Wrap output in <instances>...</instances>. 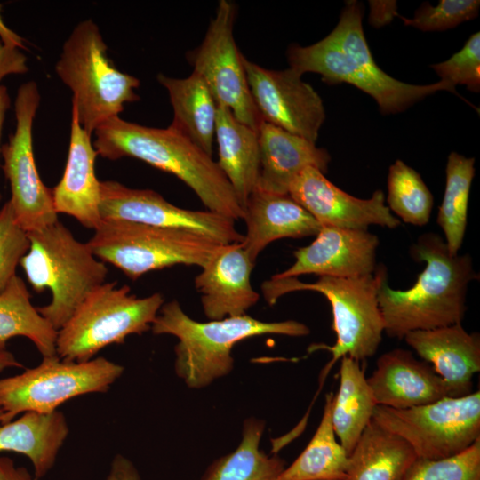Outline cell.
Segmentation results:
<instances>
[{"mask_svg":"<svg viewBox=\"0 0 480 480\" xmlns=\"http://www.w3.org/2000/svg\"><path fill=\"white\" fill-rule=\"evenodd\" d=\"M264 429L263 420L245 419L237 447L213 460L199 480H277L285 461L260 448Z\"/></svg>","mask_w":480,"mask_h":480,"instance_id":"29","label":"cell"},{"mask_svg":"<svg viewBox=\"0 0 480 480\" xmlns=\"http://www.w3.org/2000/svg\"><path fill=\"white\" fill-rule=\"evenodd\" d=\"M97 156L91 134L81 126L76 108L72 104L70 141L65 170L51 193L57 213L69 215L84 227L94 230L102 222L100 181L95 173Z\"/></svg>","mask_w":480,"mask_h":480,"instance_id":"20","label":"cell"},{"mask_svg":"<svg viewBox=\"0 0 480 480\" xmlns=\"http://www.w3.org/2000/svg\"><path fill=\"white\" fill-rule=\"evenodd\" d=\"M244 212L246 233L241 244L253 262L270 243L316 236L322 228L289 194H275L257 188L249 196Z\"/></svg>","mask_w":480,"mask_h":480,"instance_id":"22","label":"cell"},{"mask_svg":"<svg viewBox=\"0 0 480 480\" xmlns=\"http://www.w3.org/2000/svg\"><path fill=\"white\" fill-rule=\"evenodd\" d=\"M29 248L28 233L18 224L10 201L0 209V293L16 276Z\"/></svg>","mask_w":480,"mask_h":480,"instance_id":"36","label":"cell"},{"mask_svg":"<svg viewBox=\"0 0 480 480\" xmlns=\"http://www.w3.org/2000/svg\"><path fill=\"white\" fill-rule=\"evenodd\" d=\"M58 331L38 312L30 293L17 275L0 293V351L15 336L30 340L43 357L56 356Z\"/></svg>","mask_w":480,"mask_h":480,"instance_id":"30","label":"cell"},{"mask_svg":"<svg viewBox=\"0 0 480 480\" xmlns=\"http://www.w3.org/2000/svg\"><path fill=\"white\" fill-rule=\"evenodd\" d=\"M253 262L240 243L223 244L195 278L204 314L210 320L246 314L260 299L252 287Z\"/></svg>","mask_w":480,"mask_h":480,"instance_id":"18","label":"cell"},{"mask_svg":"<svg viewBox=\"0 0 480 480\" xmlns=\"http://www.w3.org/2000/svg\"><path fill=\"white\" fill-rule=\"evenodd\" d=\"M2 7L0 4V40L7 47L24 49V39L17 33L9 28L4 22L2 16Z\"/></svg>","mask_w":480,"mask_h":480,"instance_id":"42","label":"cell"},{"mask_svg":"<svg viewBox=\"0 0 480 480\" xmlns=\"http://www.w3.org/2000/svg\"><path fill=\"white\" fill-rule=\"evenodd\" d=\"M164 303L159 292L140 298L131 293L128 285L105 282L58 330L56 354L65 361H89L105 347L150 330Z\"/></svg>","mask_w":480,"mask_h":480,"instance_id":"8","label":"cell"},{"mask_svg":"<svg viewBox=\"0 0 480 480\" xmlns=\"http://www.w3.org/2000/svg\"><path fill=\"white\" fill-rule=\"evenodd\" d=\"M377 405L408 409L452 397L432 366L411 351L395 348L382 354L367 378Z\"/></svg>","mask_w":480,"mask_h":480,"instance_id":"19","label":"cell"},{"mask_svg":"<svg viewBox=\"0 0 480 480\" xmlns=\"http://www.w3.org/2000/svg\"><path fill=\"white\" fill-rule=\"evenodd\" d=\"M0 480H36L24 468H16L7 457H0Z\"/></svg>","mask_w":480,"mask_h":480,"instance_id":"41","label":"cell"},{"mask_svg":"<svg viewBox=\"0 0 480 480\" xmlns=\"http://www.w3.org/2000/svg\"><path fill=\"white\" fill-rule=\"evenodd\" d=\"M28 70L26 55L20 49L5 46L0 40V81L9 75L24 74Z\"/></svg>","mask_w":480,"mask_h":480,"instance_id":"38","label":"cell"},{"mask_svg":"<svg viewBox=\"0 0 480 480\" xmlns=\"http://www.w3.org/2000/svg\"><path fill=\"white\" fill-rule=\"evenodd\" d=\"M215 140L216 163L244 210L260 174L259 133L237 120L228 108L218 105Z\"/></svg>","mask_w":480,"mask_h":480,"instance_id":"24","label":"cell"},{"mask_svg":"<svg viewBox=\"0 0 480 480\" xmlns=\"http://www.w3.org/2000/svg\"><path fill=\"white\" fill-rule=\"evenodd\" d=\"M28 236L29 248L20 265L35 292H51V301L36 308L58 331L106 282L108 268L87 243L76 240L59 220Z\"/></svg>","mask_w":480,"mask_h":480,"instance_id":"6","label":"cell"},{"mask_svg":"<svg viewBox=\"0 0 480 480\" xmlns=\"http://www.w3.org/2000/svg\"><path fill=\"white\" fill-rule=\"evenodd\" d=\"M93 146L104 158L131 156L174 175L188 186L208 211L244 219L232 187L216 161L178 132L131 123L119 116L100 124Z\"/></svg>","mask_w":480,"mask_h":480,"instance_id":"3","label":"cell"},{"mask_svg":"<svg viewBox=\"0 0 480 480\" xmlns=\"http://www.w3.org/2000/svg\"><path fill=\"white\" fill-rule=\"evenodd\" d=\"M379 238L368 229L322 226L316 239L293 252L295 261L272 276L297 277L313 274L340 278L359 277L377 268Z\"/></svg>","mask_w":480,"mask_h":480,"instance_id":"17","label":"cell"},{"mask_svg":"<svg viewBox=\"0 0 480 480\" xmlns=\"http://www.w3.org/2000/svg\"><path fill=\"white\" fill-rule=\"evenodd\" d=\"M40 104L37 84L28 81L17 92L15 131L2 146L3 171L11 188L10 203L18 224L27 232L58 221L51 189L42 181L33 150V122Z\"/></svg>","mask_w":480,"mask_h":480,"instance_id":"12","label":"cell"},{"mask_svg":"<svg viewBox=\"0 0 480 480\" xmlns=\"http://www.w3.org/2000/svg\"><path fill=\"white\" fill-rule=\"evenodd\" d=\"M386 275V268L379 266L372 274L359 277L318 276L314 283H304L297 277L271 276L262 283L263 297L270 306L282 296L298 291L319 292L330 302L336 341L332 346L319 344L309 348L310 351L326 349L332 354L321 374V385L332 367L343 356L362 362L378 350L384 333V323L377 296Z\"/></svg>","mask_w":480,"mask_h":480,"instance_id":"5","label":"cell"},{"mask_svg":"<svg viewBox=\"0 0 480 480\" xmlns=\"http://www.w3.org/2000/svg\"><path fill=\"white\" fill-rule=\"evenodd\" d=\"M387 203L403 221L422 227L429 221L434 198L420 174L398 159L389 167Z\"/></svg>","mask_w":480,"mask_h":480,"instance_id":"33","label":"cell"},{"mask_svg":"<svg viewBox=\"0 0 480 480\" xmlns=\"http://www.w3.org/2000/svg\"><path fill=\"white\" fill-rule=\"evenodd\" d=\"M106 480H141V477L130 460L121 454H116L112 460Z\"/></svg>","mask_w":480,"mask_h":480,"instance_id":"40","label":"cell"},{"mask_svg":"<svg viewBox=\"0 0 480 480\" xmlns=\"http://www.w3.org/2000/svg\"><path fill=\"white\" fill-rule=\"evenodd\" d=\"M369 22L374 28H380L390 23L395 17H398L397 4L396 1L369 2Z\"/></svg>","mask_w":480,"mask_h":480,"instance_id":"39","label":"cell"},{"mask_svg":"<svg viewBox=\"0 0 480 480\" xmlns=\"http://www.w3.org/2000/svg\"><path fill=\"white\" fill-rule=\"evenodd\" d=\"M243 64L262 121L316 142L325 111L315 89L291 68L268 69L244 55Z\"/></svg>","mask_w":480,"mask_h":480,"instance_id":"15","label":"cell"},{"mask_svg":"<svg viewBox=\"0 0 480 480\" xmlns=\"http://www.w3.org/2000/svg\"><path fill=\"white\" fill-rule=\"evenodd\" d=\"M474 164V158L456 152H452L447 159L444 194L436 221L452 255L458 254L465 236Z\"/></svg>","mask_w":480,"mask_h":480,"instance_id":"32","label":"cell"},{"mask_svg":"<svg viewBox=\"0 0 480 480\" xmlns=\"http://www.w3.org/2000/svg\"><path fill=\"white\" fill-rule=\"evenodd\" d=\"M0 423H4V412L0 408Z\"/></svg>","mask_w":480,"mask_h":480,"instance_id":"45","label":"cell"},{"mask_svg":"<svg viewBox=\"0 0 480 480\" xmlns=\"http://www.w3.org/2000/svg\"><path fill=\"white\" fill-rule=\"evenodd\" d=\"M372 419L405 440L420 460H440L480 438V391L408 409L376 405Z\"/></svg>","mask_w":480,"mask_h":480,"instance_id":"11","label":"cell"},{"mask_svg":"<svg viewBox=\"0 0 480 480\" xmlns=\"http://www.w3.org/2000/svg\"><path fill=\"white\" fill-rule=\"evenodd\" d=\"M154 334H170L174 347V371L194 389L209 386L234 368L233 347L251 337L277 334L300 337L309 328L295 320L264 322L247 314L198 322L188 316L176 300L164 303L151 325Z\"/></svg>","mask_w":480,"mask_h":480,"instance_id":"4","label":"cell"},{"mask_svg":"<svg viewBox=\"0 0 480 480\" xmlns=\"http://www.w3.org/2000/svg\"><path fill=\"white\" fill-rule=\"evenodd\" d=\"M478 0H441L436 6L422 4L413 18L398 15L405 26L421 31H443L475 19L479 11Z\"/></svg>","mask_w":480,"mask_h":480,"instance_id":"35","label":"cell"},{"mask_svg":"<svg viewBox=\"0 0 480 480\" xmlns=\"http://www.w3.org/2000/svg\"><path fill=\"white\" fill-rule=\"evenodd\" d=\"M288 194L321 226L368 229L371 225L396 228L401 224L385 204L381 190H376L368 199L357 198L314 167L305 168L295 177Z\"/></svg>","mask_w":480,"mask_h":480,"instance_id":"16","label":"cell"},{"mask_svg":"<svg viewBox=\"0 0 480 480\" xmlns=\"http://www.w3.org/2000/svg\"><path fill=\"white\" fill-rule=\"evenodd\" d=\"M11 105L10 97L7 92V89L4 85H0V154H1V134H2V129L4 125V121L5 118V114L7 110L9 109ZM2 196L0 193V201H1Z\"/></svg>","mask_w":480,"mask_h":480,"instance_id":"43","label":"cell"},{"mask_svg":"<svg viewBox=\"0 0 480 480\" xmlns=\"http://www.w3.org/2000/svg\"><path fill=\"white\" fill-rule=\"evenodd\" d=\"M404 340L443 379L452 397L472 393L473 377L480 371L477 332L469 333L457 324L412 332Z\"/></svg>","mask_w":480,"mask_h":480,"instance_id":"21","label":"cell"},{"mask_svg":"<svg viewBox=\"0 0 480 480\" xmlns=\"http://www.w3.org/2000/svg\"><path fill=\"white\" fill-rule=\"evenodd\" d=\"M7 367H22V364L16 360L11 352L2 350L0 351V372Z\"/></svg>","mask_w":480,"mask_h":480,"instance_id":"44","label":"cell"},{"mask_svg":"<svg viewBox=\"0 0 480 480\" xmlns=\"http://www.w3.org/2000/svg\"><path fill=\"white\" fill-rule=\"evenodd\" d=\"M236 17V4L220 0L203 42L187 57L193 72L204 80L217 103L259 133L263 121L250 92L243 54L234 38Z\"/></svg>","mask_w":480,"mask_h":480,"instance_id":"13","label":"cell"},{"mask_svg":"<svg viewBox=\"0 0 480 480\" xmlns=\"http://www.w3.org/2000/svg\"><path fill=\"white\" fill-rule=\"evenodd\" d=\"M334 393L325 396L319 425L302 452L277 480H343L348 465V453L337 440L332 422Z\"/></svg>","mask_w":480,"mask_h":480,"instance_id":"31","label":"cell"},{"mask_svg":"<svg viewBox=\"0 0 480 480\" xmlns=\"http://www.w3.org/2000/svg\"><path fill=\"white\" fill-rule=\"evenodd\" d=\"M417 460L405 440L372 419L348 456L343 480H404Z\"/></svg>","mask_w":480,"mask_h":480,"instance_id":"26","label":"cell"},{"mask_svg":"<svg viewBox=\"0 0 480 480\" xmlns=\"http://www.w3.org/2000/svg\"><path fill=\"white\" fill-rule=\"evenodd\" d=\"M108 47L92 20L78 23L65 41L55 71L73 92L81 126L92 134L118 116L124 105L138 101L140 80L120 71L108 58Z\"/></svg>","mask_w":480,"mask_h":480,"instance_id":"7","label":"cell"},{"mask_svg":"<svg viewBox=\"0 0 480 480\" xmlns=\"http://www.w3.org/2000/svg\"><path fill=\"white\" fill-rule=\"evenodd\" d=\"M64 414L24 412L19 419L0 426V452L27 456L34 468L36 480L52 468L58 453L68 436Z\"/></svg>","mask_w":480,"mask_h":480,"instance_id":"25","label":"cell"},{"mask_svg":"<svg viewBox=\"0 0 480 480\" xmlns=\"http://www.w3.org/2000/svg\"><path fill=\"white\" fill-rule=\"evenodd\" d=\"M102 220H116L196 232L221 244L244 239L235 220L210 211L178 207L151 189L132 188L114 180L100 181Z\"/></svg>","mask_w":480,"mask_h":480,"instance_id":"14","label":"cell"},{"mask_svg":"<svg viewBox=\"0 0 480 480\" xmlns=\"http://www.w3.org/2000/svg\"><path fill=\"white\" fill-rule=\"evenodd\" d=\"M441 81L456 86L466 85L469 91H480V33L476 32L464 46L450 59L431 66Z\"/></svg>","mask_w":480,"mask_h":480,"instance_id":"37","label":"cell"},{"mask_svg":"<svg viewBox=\"0 0 480 480\" xmlns=\"http://www.w3.org/2000/svg\"><path fill=\"white\" fill-rule=\"evenodd\" d=\"M376 405L361 362L343 356L339 389L332 398V422L339 442L348 455L372 419Z\"/></svg>","mask_w":480,"mask_h":480,"instance_id":"28","label":"cell"},{"mask_svg":"<svg viewBox=\"0 0 480 480\" xmlns=\"http://www.w3.org/2000/svg\"><path fill=\"white\" fill-rule=\"evenodd\" d=\"M404 480H480V438L452 457L418 459Z\"/></svg>","mask_w":480,"mask_h":480,"instance_id":"34","label":"cell"},{"mask_svg":"<svg viewBox=\"0 0 480 480\" xmlns=\"http://www.w3.org/2000/svg\"><path fill=\"white\" fill-rule=\"evenodd\" d=\"M414 260L426 266L406 290L389 287L387 275L378 290L384 332L399 340L412 332L461 324L469 283L478 275L468 254L452 255L444 239L434 233L420 236L411 247Z\"/></svg>","mask_w":480,"mask_h":480,"instance_id":"1","label":"cell"},{"mask_svg":"<svg viewBox=\"0 0 480 480\" xmlns=\"http://www.w3.org/2000/svg\"><path fill=\"white\" fill-rule=\"evenodd\" d=\"M363 14L361 4L347 1L338 24L327 36L308 46H289L290 68L301 76L306 72L317 73L330 84H350L372 96L383 114L405 110L439 91L458 94L455 86L444 81L426 85L411 84L381 70L367 44Z\"/></svg>","mask_w":480,"mask_h":480,"instance_id":"2","label":"cell"},{"mask_svg":"<svg viewBox=\"0 0 480 480\" xmlns=\"http://www.w3.org/2000/svg\"><path fill=\"white\" fill-rule=\"evenodd\" d=\"M260 174L255 188L275 194H288L295 177L314 167L325 174L329 153L316 142L263 122L259 130Z\"/></svg>","mask_w":480,"mask_h":480,"instance_id":"23","label":"cell"},{"mask_svg":"<svg viewBox=\"0 0 480 480\" xmlns=\"http://www.w3.org/2000/svg\"><path fill=\"white\" fill-rule=\"evenodd\" d=\"M169 94L173 118L168 126L212 156L218 103L204 80L196 72L185 78L157 75Z\"/></svg>","mask_w":480,"mask_h":480,"instance_id":"27","label":"cell"},{"mask_svg":"<svg viewBox=\"0 0 480 480\" xmlns=\"http://www.w3.org/2000/svg\"><path fill=\"white\" fill-rule=\"evenodd\" d=\"M123 372L122 365L101 356L85 362L43 357L36 367L0 380L3 424L21 412L50 413L78 396L106 392Z\"/></svg>","mask_w":480,"mask_h":480,"instance_id":"10","label":"cell"},{"mask_svg":"<svg viewBox=\"0 0 480 480\" xmlns=\"http://www.w3.org/2000/svg\"><path fill=\"white\" fill-rule=\"evenodd\" d=\"M87 244L99 260L134 281L174 265L202 268L224 244L188 230L107 220Z\"/></svg>","mask_w":480,"mask_h":480,"instance_id":"9","label":"cell"}]
</instances>
